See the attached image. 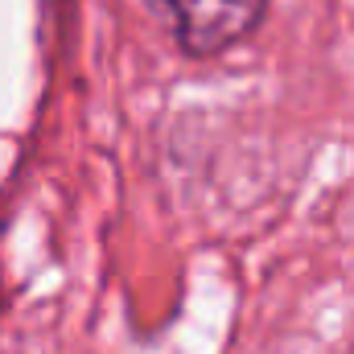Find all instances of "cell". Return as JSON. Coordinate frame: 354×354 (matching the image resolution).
<instances>
[{
  "label": "cell",
  "instance_id": "6da1fadb",
  "mask_svg": "<svg viewBox=\"0 0 354 354\" xmlns=\"http://www.w3.org/2000/svg\"><path fill=\"white\" fill-rule=\"evenodd\" d=\"M174 41L194 54H223L227 46L243 41L260 21H264L268 0H149Z\"/></svg>",
  "mask_w": 354,
  "mask_h": 354
},
{
  "label": "cell",
  "instance_id": "7a4b0ae2",
  "mask_svg": "<svg viewBox=\"0 0 354 354\" xmlns=\"http://www.w3.org/2000/svg\"><path fill=\"white\" fill-rule=\"evenodd\" d=\"M351 354H354V351H351Z\"/></svg>",
  "mask_w": 354,
  "mask_h": 354
}]
</instances>
